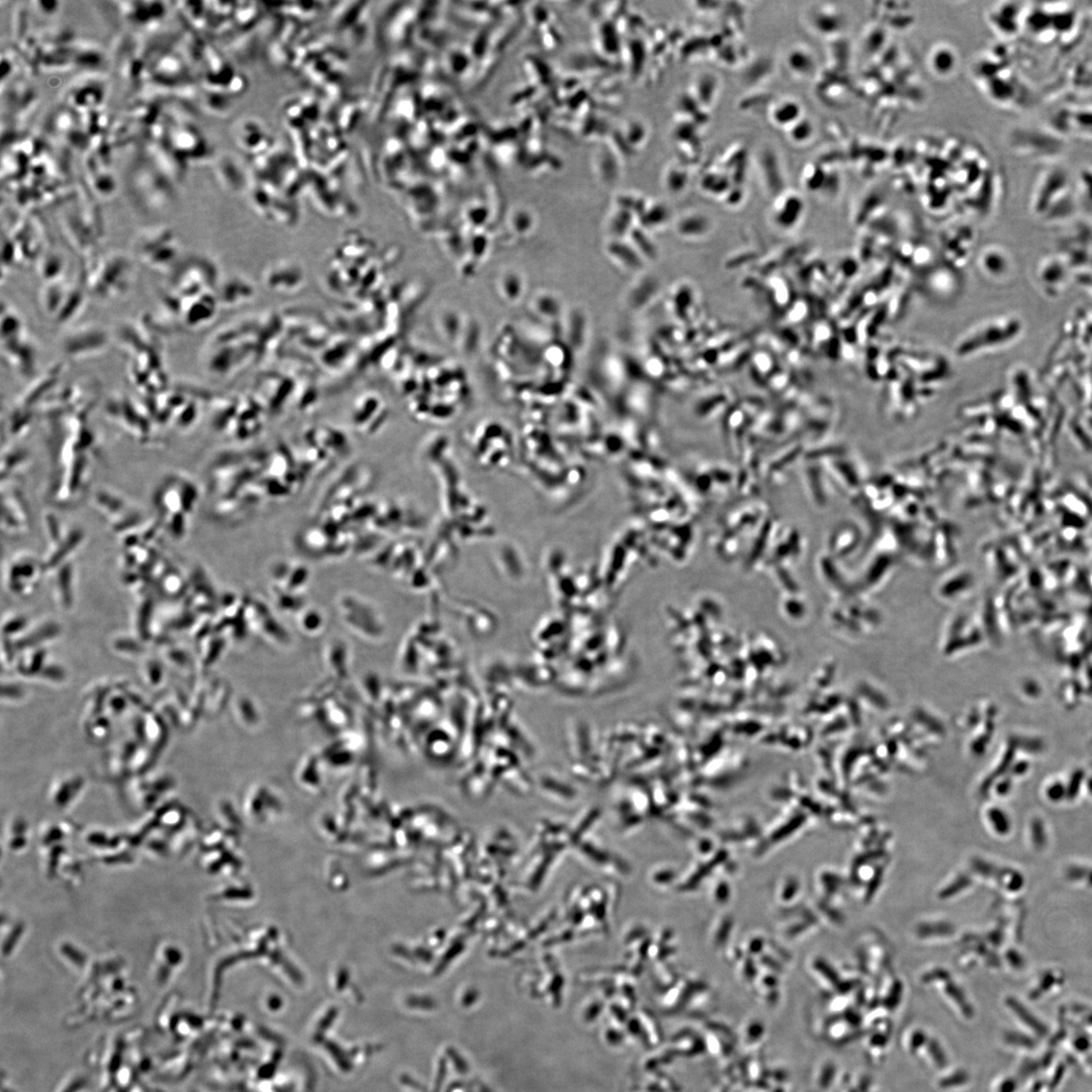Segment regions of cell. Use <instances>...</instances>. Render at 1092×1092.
<instances>
[{"label": "cell", "mask_w": 1092, "mask_h": 1092, "mask_svg": "<svg viewBox=\"0 0 1092 1092\" xmlns=\"http://www.w3.org/2000/svg\"><path fill=\"white\" fill-rule=\"evenodd\" d=\"M1003 323L992 322L983 326L977 327L972 332H969L965 336L962 337L956 346V353L961 357L974 355L983 352L987 347H993L1004 344L1010 336V329H1004Z\"/></svg>", "instance_id": "1"}, {"label": "cell", "mask_w": 1092, "mask_h": 1092, "mask_svg": "<svg viewBox=\"0 0 1092 1092\" xmlns=\"http://www.w3.org/2000/svg\"><path fill=\"white\" fill-rule=\"evenodd\" d=\"M983 268L991 275H1000L1007 269V260L998 250H986L982 258Z\"/></svg>", "instance_id": "2"}, {"label": "cell", "mask_w": 1092, "mask_h": 1092, "mask_svg": "<svg viewBox=\"0 0 1092 1092\" xmlns=\"http://www.w3.org/2000/svg\"><path fill=\"white\" fill-rule=\"evenodd\" d=\"M928 1051H929L930 1055L932 1058V1061H934V1063L936 1064L937 1067L944 1068L946 1066L947 1058L944 1054V1051L942 1050V1048H940V1046L939 1045V1043L937 1041L930 1040L929 1042Z\"/></svg>", "instance_id": "3"}, {"label": "cell", "mask_w": 1092, "mask_h": 1092, "mask_svg": "<svg viewBox=\"0 0 1092 1092\" xmlns=\"http://www.w3.org/2000/svg\"><path fill=\"white\" fill-rule=\"evenodd\" d=\"M969 1080L968 1074L965 1071H958L939 1082V1087L942 1088H953L963 1086Z\"/></svg>", "instance_id": "4"}, {"label": "cell", "mask_w": 1092, "mask_h": 1092, "mask_svg": "<svg viewBox=\"0 0 1092 1092\" xmlns=\"http://www.w3.org/2000/svg\"><path fill=\"white\" fill-rule=\"evenodd\" d=\"M947 992H948V995H950L951 998L954 1000H956V1002H957L958 1006L962 1009L963 1014L965 1015L967 1018L971 1017L972 1009H970V1007L967 1004V1001L965 1000V999H964V996L957 990V988H956V986H953V985H948Z\"/></svg>", "instance_id": "5"}, {"label": "cell", "mask_w": 1092, "mask_h": 1092, "mask_svg": "<svg viewBox=\"0 0 1092 1092\" xmlns=\"http://www.w3.org/2000/svg\"><path fill=\"white\" fill-rule=\"evenodd\" d=\"M926 1042V1035L921 1031H916L911 1039V1050L913 1052L920 1049Z\"/></svg>", "instance_id": "6"}, {"label": "cell", "mask_w": 1092, "mask_h": 1092, "mask_svg": "<svg viewBox=\"0 0 1092 1092\" xmlns=\"http://www.w3.org/2000/svg\"><path fill=\"white\" fill-rule=\"evenodd\" d=\"M834 1072H835L834 1066L827 1065L823 1073L822 1079H820V1086H822L824 1088H826L828 1086H830V1084L834 1079Z\"/></svg>", "instance_id": "7"}, {"label": "cell", "mask_w": 1092, "mask_h": 1092, "mask_svg": "<svg viewBox=\"0 0 1092 1092\" xmlns=\"http://www.w3.org/2000/svg\"><path fill=\"white\" fill-rule=\"evenodd\" d=\"M899 995H900V986H895L894 992H892V995L887 1001V1006L889 1009H895L896 1007L897 1001L899 1000Z\"/></svg>", "instance_id": "8"}, {"label": "cell", "mask_w": 1092, "mask_h": 1092, "mask_svg": "<svg viewBox=\"0 0 1092 1092\" xmlns=\"http://www.w3.org/2000/svg\"><path fill=\"white\" fill-rule=\"evenodd\" d=\"M887 1038L885 1037V1035L883 1034H877V1035H873V1037L871 1039V1044H872V1046H874V1047H884L885 1045H887Z\"/></svg>", "instance_id": "9"}, {"label": "cell", "mask_w": 1092, "mask_h": 1092, "mask_svg": "<svg viewBox=\"0 0 1092 1092\" xmlns=\"http://www.w3.org/2000/svg\"><path fill=\"white\" fill-rule=\"evenodd\" d=\"M852 1092H854V1091H852Z\"/></svg>", "instance_id": "10"}]
</instances>
